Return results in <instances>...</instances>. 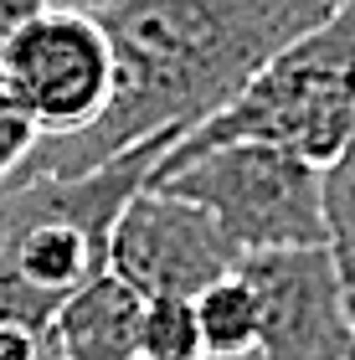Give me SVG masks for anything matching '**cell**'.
<instances>
[{"mask_svg":"<svg viewBox=\"0 0 355 360\" xmlns=\"http://www.w3.org/2000/svg\"><path fill=\"white\" fill-rule=\"evenodd\" d=\"M330 11L335 0H114L93 11L114 46L103 113L72 134H37L6 180L88 175L144 139H181Z\"/></svg>","mask_w":355,"mask_h":360,"instance_id":"1","label":"cell"},{"mask_svg":"<svg viewBox=\"0 0 355 360\" xmlns=\"http://www.w3.org/2000/svg\"><path fill=\"white\" fill-rule=\"evenodd\" d=\"M175 139H144L88 175L0 180V319L46 335L57 309L108 273V232Z\"/></svg>","mask_w":355,"mask_h":360,"instance_id":"2","label":"cell"},{"mask_svg":"<svg viewBox=\"0 0 355 360\" xmlns=\"http://www.w3.org/2000/svg\"><path fill=\"white\" fill-rule=\"evenodd\" d=\"M350 124H355V0H335L325 21L309 26L299 41H288L227 108L186 129L155 165V175L232 139L283 144L299 160L325 170L340 155Z\"/></svg>","mask_w":355,"mask_h":360,"instance_id":"3","label":"cell"},{"mask_svg":"<svg viewBox=\"0 0 355 360\" xmlns=\"http://www.w3.org/2000/svg\"><path fill=\"white\" fill-rule=\"evenodd\" d=\"M150 186L196 201L242 257L330 242L319 165L268 139L212 144V150L181 160L175 170L155 175Z\"/></svg>","mask_w":355,"mask_h":360,"instance_id":"4","label":"cell"},{"mask_svg":"<svg viewBox=\"0 0 355 360\" xmlns=\"http://www.w3.org/2000/svg\"><path fill=\"white\" fill-rule=\"evenodd\" d=\"M15 103L37 134H72L93 124L114 88V46L93 11L46 6L0 62Z\"/></svg>","mask_w":355,"mask_h":360,"instance_id":"5","label":"cell"},{"mask_svg":"<svg viewBox=\"0 0 355 360\" xmlns=\"http://www.w3.org/2000/svg\"><path fill=\"white\" fill-rule=\"evenodd\" d=\"M242 252L196 201L160 186L129 195L108 232V273L124 278L139 299H196L217 278L237 273Z\"/></svg>","mask_w":355,"mask_h":360,"instance_id":"6","label":"cell"},{"mask_svg":"<svg viewBox=\"0 0 355 360\" xmlns=\"http://www.w3.org/2000/svg\"><path fill=\"white\" fill-rule=\"evenodd\" d=\"M257 299L263 360H350V309L335 248H278L237 263Z\"/></svg>","mask_w":355,"mask_h":360,"instance_id":"7","label":"cell"},{"mask_svg":"<svg viewBox=\"0 0 355 360\" xmlns=\"http://www.w3.org/2000/svg\"><path fill=\"white\" fill-rule=\"evenodd\" d=\"M144 299L114 273H98L57 309L41 335V360H134Z\"/></svg>","mask_w":355,"mask_h":360,"instance_id":"8","label":"cell"},{"mask_svg":"<svg viewBox=\"0 0 355 360\" xmlns=\"http://www.w3.org/2000/svg\"><path fill=\"white\" fill-rule=\"evenodd\" d=\"M196 324H201V350L217 360H237L257 350V299L242 273L217 278L212 288H201L196 299Z\"/></svg>","mask_w":355,"mask_h":360,"instance_id":"9","label":"cell"},{"mask_svg":"<svg viewBox=\"0 0 355 360\" xmlns=\"http://www.w3.org/2000/svg\"><path fill=\"white\" fill-rule=\"evenodd\" d=\"M139 355L155 360H201V324L191 299H144L139 324Z\"/></svg>","mask_w":355,"mask_h":360,"instance_id":"10","label":"cell"},{"mask_svg":"<svg viewBox=\"0 0 355 360\" xmlns=\"http://www.w3.org/2000/svg\"><path fill=\"white\" fill-rule=\"evenodd\" d=\"M31 144H37V124L26 119V108L15 103L6 72H0V180L31 155Z\"/></svg>","mask_w":355,"mask_h":360,"instance_id":"11","label":"cell"},{"mask_svg":"<svg viewBox=\"0 0 355 360\" xmlns=\"http://www.w3.org/2000/svg\"><path fill=\"white\" fill-rule=\"evenodd\" d=\"M46 6H52V0H0V62L11 57V46L21 41V31L37 21Z\"/></svg>","mask_w":355,"mask_h":360,"instance_id":"12","label":"cell"},{"mask_svg":"<svg viewBox=\"0 0 355 360\" xmlns=\"http://www.w3.org/2000/svg\"><path fill=\"white\" fill-rule=\"evenodd\" d=\"M0 360H41V335L0 319Z\"/></svg>","mask_w":355,"mask_h":360,"instance_id":"13","label":"cell"},{"mask_svg":"<svg viewBox=\"0 0 355 360\" xmlns=\"http://www.w3.org/2000/svg\"><path fill=\"white\" fill-rule=\"evenodd\" d=\"M335 263H340V283H345V309H350V360H355V232L345 242H330Z\"/></svg>","mask_w":355,"mask_h":360,"instance_id":"14","label":"cell"},{"mask_svg":"<svg viewBox=\"0 0 355 360\" xmlns=\"http://www.w3.org/2000/svg\"><path fill=\"white\" fill-rule=\"evenodd\" d=\"M52 6H67V11H103V6H114V0H52Z\"/></svg>","mask_w":355,"mask_h":360,"instance_id":"15","label":"cell"},{"mask_svg":"<svg viewBox=\"0 0 355 360\" xmlns=\"http://www.w3.org/2000/svg\"><path fill=\"white\" fill-rule=\"evenodd\" d=\"M237 360H263V355H257V350H247V355H237Z\"/></svg>","mask_w":355,"mask_h":360,"instance_id":"16","label":"cell"},{"mask_svg":"<svg viewBox=\"0 0 355 360\" xmlns=\"http://www.w3.org/2000/svg\"><path fill=\"white\" fill-rule=\"evenodd\" d=\"M134 360H155V355H134Z\"/></svg>","mask_w":355,"mask_h":360,"instance_id":"17","label":"cell"}]
</instances>
